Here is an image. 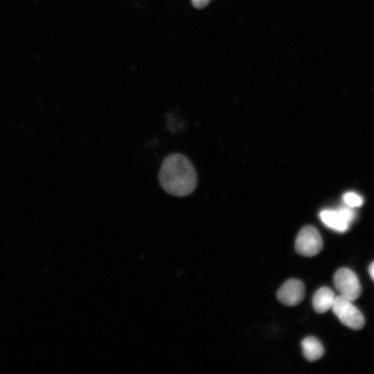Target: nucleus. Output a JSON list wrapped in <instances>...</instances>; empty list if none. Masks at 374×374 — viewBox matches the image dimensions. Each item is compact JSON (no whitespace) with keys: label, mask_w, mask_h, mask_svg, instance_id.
I'll return each instance as SVG.
<instances>
[{"label":"nucleus","mask_w":374,"mask_h":374,"mask_svg":"<svg viewBox=\"0 0 374 374\" xmlns=\"http://www.w3.org/2000/svg\"><path fill=\"white\" fill-rule=\"evenodd\" d=\"M159 181L167 193L184 197L195 190L197 177L188 158L182 154L174 153L164 159L159 170Z\"/></svg>","instance_id":"1"},{"label":"nucleus","mask_w":374,"mask_h":374,"mask_svg":"<svg viewBox=\"0 0 374 374\" xmlns=\"http://www.w3.org/2000/svg\"><path fill=\"white\" fill-rule=\"evenodd\" d=\"M352 302L339 295L335 297L332 309L344 325L354 330L361 329L364 326V318Z\"/></svg>","instance_id":"2"},{"label":"nucleus","mask_w":374,"mask_h":374,"mask_svg":"<svg viewBox=\"0 0 374 374\" xmlns=\"http://www.w3.org/2000/svg\"><path fill=\"white\" fill-rule=\"evenodd\" d=\"M323 248V241L318 230L313 226H303L296 238L295 249L301 256L311 257Z\"/></svg>","instance_id":"3"},{"label":"nucleus","mask_w":374,"mask_h":374,"mask_svg":"<svg viewBox=\"0 0 374 374\" xmlns=\"http://www.w3.org/2000/svg\"><path fill=\"white\" fill-rule=\"evenodd\" d=\"M333 281L340 296L353 301L361 295L362 287L358 278L351 269H339L334 275Z\"/></svg>","instance_id":"4"},{"label":"nucleus","mask_w":374,"mask_h":374,"mask_svg":"<svg viewBox=\"0 0 374 374\" xmlns=\"http://www.w3.org/2000/svg\"><path fill=\"white\" fill-rule=\"evenodd\" d=\"M319 216L328 227L339 232H344L354 220L355 213L351 207L347 206L336 210H323L319 213Z\"/></svg>","instance_id":"5"},{"label":"nucleus","mask_w":374,"mask_h":374,"mask_svg":"<svg viewBox=\"0 0 374 374\" xmlns=\"http://www.w3.org/2000/svg\"><path fill=\"white\" fill-rule=\"evenodd\" d=\"M304 296V285L298 279L287 280L277 292L278 299L287 306L298 305L303 300Z\"/></svg>","instance_id":"6"},{"label":"nucleus","mask_w":374,"mask_h":374,"mask_svg":"<svg viewBox=\"0 0 374 374\" xmlns=\"http://www.w3.org/2000/svg\"><path fill=\"white\" fill-rule=\"evenodd\" d=\"M335 296L331 289L323 287L314 293L312 298V305L318 313H324L332 308Z\"/></svg>","instance_id":"7"},{"label":"nucleus","mask_w":374,"mask_h":374,"mask_svg":"<svg viewBox=\"0 0 374 374\" xmlns=\"http://www.w3.org/2000/svg\"><path fill=\"white\" fill-rule=\"evenodd\" d=\"M301 347L305 357L309 361L317 360L324 353L322 344L314 337L305 338L301 342Z\"/></svg>","instance_id":"8"},{"label":"nucleus","mask_w":374,"mask_h":374,"mask_svg":"<svg viewBox=\"0 0 374 374\" xmlns=\"http://www.w3.org/2000/svg\"><path fill=\"white\" fill-rule=\"evenodd\" d=\"M343 199L346 204L351 208L361 206L364 202L363 198L354 192L346 193Z\"/></svg>","instance_id":"9"},{"label":"nucleus","mask_w":374,"mask_h":374,"mask_svg":"<svg viewBox=\"0 0 374 374\" xmlns=\"http://www.w3.org/2000/svg\"><path fill=\"white\" fill-rule=\"evenodd\" d=\"M211 0H191L194 7L198 9L206 7Z\"/></svg>","instance_id":"10"},{"label":"nucleus","mask_w":374,"mask_h":374,"mask_svg":"<svg viewBox=\"0 0 374 374\" xmlns=\"http://www.w3.org/2000/svg\"><path fill=\"white\" fill-rule=\"evenodd\" d=\"M368 272H369V274H370L371 277L372 278V279L374 281V262H373L370 265V266L368 267Z\"/></svg>","instance_id":"11"}]
</instances>
